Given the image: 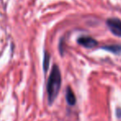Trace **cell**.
<instances>
[{"instance_id":"obj_4","label":"cell","mask_w":121,"mask_h":121,"mask_svg":"<svg viewBox=\"0 0 121 121\" xmlns=\"http://www.w3.org/2000/svg\"><path fill=\"white\" fill-rule=\"evenodd\" d=\"M66 101H67L69 105H75V104H76V96H75L74 93H73V91L71 87L66 88Z\"/></svg>"},{"instance_id":"obj_7","label":"cell","mask_w":121,"mask_h":121,"mask_svg":"<svg viewBox=\"0 0 121 121\" xmlns=\"http://www.w3.org/2000/svg\"><path fill=\"white\" fill-rule=\"evenodd\" d=\"M116 115L118 118H121V109L120 108H118L116 109Z\"/></svg>"},{"instance_id":"obj_5","label":"cell","mask_w":121,"mask_h":121,"mask_svg":"<svg viewBox=\"0 0 121 121\" xmlns=\"http://www.w3.org/2000/svg\"><path fill=\"white\" fill-rule=\"evenodd\" d=\"M102 49L105 51H109V52H112L114 54H120L121 53V45H106L102 47Z\"/></svg>"},{"instance_id":"obj_3","label":"cell","mask_w":121,"mask_h":121,"mask_svg":"<svg viewBox=\"0 0 121 121\" xmlns=\"http://www.w3.org/2000/svg\"><path fill=\"white\" fill-rule=\"evenodd\" d=\"M77 42L81 46L89 49L94 48L98 45L97 41L90 36H81V37H78Z\"/></svg>"},{"instance_id":"obj_1","label":"cell","mask_w":121,"mask_h":121,"mask_svg":"<svg viewBox=\"0 0 121 121\" xmlns=\"http://www.w3.org/2000/svg\"><path fill=\"white\" fill-rule=\"evenodd\" d=\"M61 85V76L57 65H53L47 81V97L48 104H52L57 97Z\"/></svg>"},{"instance_id":"obj_2","label":"cell","mask_w":121,"mask_h":121,"mask_svg":"<svg viewBox=\"0 0 121 121\" xmlns=\"http://www.w3.org/2000/svg\"><path fill=\"white\" fill-rule=\"evenodd\" d=\"M106 25L114 35L121 37V20L118 18H109L106 20Z\"/></svg>"},{"instance_id":"obj_6","label":"cell","mask_w":121,"mask_h":121,"mask_svg":"<svg viewBox=\"0 0 121 121\" xmlns=\"http://www.w3.org/2000/svg\"><path fill=\"white\" fill-rule=\"evenodd\" d=\"M50 54L47 53V52H44V58H43V69L44 72H47L49 68V64H50Z\"/></svg>"}]
</instances>
